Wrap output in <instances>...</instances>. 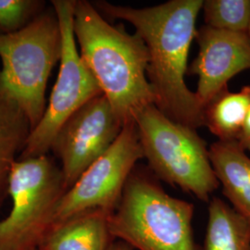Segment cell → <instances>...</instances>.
<instances>
[{
	"label": "cell",
	"mask_w": 250,
	"mask_h": 250,
	"mask_svg": "<svg viewBox=\"0 0 250 250\" xmlns=\"http://www.w3.org/2000/svg\"><path fill=\"white\" fill-rule=\"evenodd\" d=\"M73 32L83 62L124 125L155 104L149 56L140 36L109 23L86 0H74Z\"/></svg>",
	"instance_id": "7a4b0ae2"
},
{
	"label": "cell",
	"mask_w": 250,
	"mask_h": 250,
	"mask_svg": "<svg viewBox=\"0 0 250 250\" xmlns=\"http://www.w3.org/2000/svg\"><path fill=\"white\" fill-rule=\"evenodd\" d=\"M93 5L106 19L131 23L143 39L149 56L146 72L154 105L178 124L195 130L204 126V107L186 83L188 54L203 0H170L143 9L107 1Z\"/></svg>",
	"instance_id": "6da1fadb"
},
{
	"label": "cell",
	"mask_w": 250,
	"mask_h": 250,
	"mask_svg": "<svg viewBox=\"0 0 250 250\" xmlns=\"http://www.w3.org/2000/svg\"><path fill=\"white\" fill-rule=\"evenodd\" d=\"M45 9L42 0H0V34L8 35L23 29Z\"/></svg>",
	"instance_id": "e0dca14e"
},
{
	"label": "cell",
	"mask_w": 250,
	"mask_h": 250,
	"mask_svg": "<svg viewBox=\"0 0 250 250\" xmlns=\"http://www.w3.org/2000/svg\"><path fill=\"white\" fill-rule=\"evenodd\" d=\"M31 132L25 112L0 87V207L8 196L12 165L23 150Z\"/></svg>",
	"instance_id": "4fadbf2b"
},
{
	"label": "cell",
	"mask_w": 250,
	"mask_h": 250,
	"mask_svg": "<svg viewBox=\"0 0 250 250\" xmlns=\"http://www.w3.org/2000/svg\"><path fill=\"white\" fill-rule=\"evenodd\" d=\"M124 126L103 94L91 99L68 119L50 148L61 161L67 190L110 148Z\"/></svg>",
	"instance_id": "9c48e42d"
},
{
	"label": "cell",
	"mask_w": 250,
	"mask_h": 250,
	"mask_svg": "<svg viewBox=\"0 0 250 250\" xmlns=\"http://www.w3.org/2000/svg\"><path fill=\"white\" fill-rule=\"evenodd\" d=\"M197 58L188 67V75L198 77L197 99L203 107L228 87L238 73L250 70V41L247 34L218 30L208 25L196 34Z\"/></svg>",
	"instance_id": "30bf717a"
},
{
	"label": "cell",
	"mask_w": 250,
	"mask_h": 250,
	"mask_svg": "<svg viewBox=\"0 0 250 250\" xmlns=\"http://www.w3.org/2000/svg\"><path fill=\"white\" fill-rule=\"evenodd\" d=\"M134 123L155 176L208 202L220 183L197 130L172 121L154 104L139 111Z\"/></svg>",
	"instance_id": "5b68a950"
},
{
	"label": "cell",
	"mask_w": 250,
	"mask_h": 250,
	"mask_svg": "<svg viewBox=\"0 0 250 250\" xmlns=\"http://www.w3.org/2000/svg\"><path fill=\"white\" fill-rule=\"evenodd\" d=\"M192 203L171 197L145 170L134 169L109 220L112 237L139 250H198Z\"/></svg>",
	"instance_id": "3957f363"
},
{
	"label": "cell",
	"mask_w": 250,
	"mask_h": 250,
	"mask_svg": "<svg viewBox=\"0 0 250 250\" xmlns=\"http://www.w3.org/2000/svg\"><path fill=\"white\" fill-rule=\"evenodd\" d=\"M51 5L60 21L62 36L60 71L45 113L31 132L18 159L47 155L56 134L68 119L91 99L102 95L77 47L73 32L74 0H52Z\"/></svg>",
	"instance_id": "52a82bcc"
},
{
	"label": "cell",
	"mask_w": 250,
	"mask_h": 250,
	"mask_svg": "<svg viewBox=\"0 0 250 250\" xmlns=\"http://www.w3.org/2000/svg\"><path fill=\"white\" fill-rule=\"evenodd\" d=\"M209 161L223 194L250 221V158L237 141H217L208 147Z\"/></svg>",
	"instance_id": "7c38bea8"
},
{
	"label": "cell",
	"mask_w": 250,
	"mask_h": 250,
	"mask_svg": "<svg viewBox=\"0 0 250 250\" xmlns=\"http://www.w3.org/2000/svg\"><path fill=\"white\" fill-rule=\"evenodd\" d=\"M250 107V85L237 92L226 87L204 107V126L219 141H237Z\"/></svg>",
	"instance_id": "9a60e30c"
},
{
	"label": "cell",
	"mask_w": 250,
	"mask_h": 250,
	"mask_svg": "<svg viewBox=\"0 0 250 250\" xmlns=\"http://www.w3.org/2000/svg\"><path fill=\"white\" fill-rule=\"evenodd\" d=\"M208 211L204 250H250V221L219 197Z\"/></svg>",
	"instance_id": "5bb4252c"
},
{
	"label": "cell",
	"mask_w": 250,
	"mask_h": 250,
	"mask_svg": "<svg viewBox=\"0 0 250 250\" xmlns=\"http://www.w3.org/2000/svg\"><path fill=\"white\" fill-rule=\"evenodd\" d=\"M237 142L246 151L250 152V107L242 127L240 134L237 138Z\"/></svg>",
	"instance_id": "ac0fdd59"
},
{
	"label": "cell",
	"mask_w": 250,
	"mask_h": 250,
	"mask_svg": "<svg viewBox=\"0 0 250 250\" xmlns=\"http://www.w3.org/2000/svg\"></svg>",
	"instance_id": "44dd1931"
},
{
	"label": "cell",
	"mask_w": 250,
	"mask_h": 250,
	"mask_svg": "<svg viewBox=\"0 0 250 250\" xmlns=\"http://www.w3.org/2000/svg\"><path fill=\"white\" fill-rule=\"evenodd\" d=\"M202 11L208 26L247 34L250 21V0H205Z\"/></svg>",
	"instance_id": "2e32d148"
},
{
	"label": "cell",
	"mask_w": 250,
	"mask_h": 250,
	"mask_svg": "<svg viewBox=\"0 0 250 250\" xmlns=\"http://www.w3.org/2000/svg\"><path fill=\"white\" fill-rule=\"evenodd\" d=\"M142 159L143 151L135 123H127L110 148L65 192L56 208L53 225L94 209L113 213L127 180L137 161Z\"/></svg>",
	"instance_id": "ba28073f"
},
{
	"label": "cell",
	"mask_w": 250,
	"mask_h": 250,
	"mask_svg": "<svg viewBox=\"0 0 250 250\" xmlns=\"http://www.w3.org/2000/svg\"><path fill=\"white\" fill-rule=\"evenodd\" d=\"M247 35H248V37H249V39H250V24H249V28H248V32H247Z\"/></svg>",
	"instance_id": "ffe728a7"
},
{
	"label": "cell",
	"mask_w": 250,
	"mask_h": 250,
	"mask_svg": "<svg viewBox=\"0 0 250 250\" xmlns=\"http://www.w3.org/2000/svg\"><path fill=\"white\" fill-rule=\"evenodd\" d=\"M108 250H134V248H132L130 245L126 244L125 242L114 239L109 246Z\"/></svg>",
	"instance_id": "d6986e66"
},
{
	"label": "cell",
	"mask_w": 250,
	"mask_h": 250,
	"mask_svg": "<svg viewBox=\"0 0 250 250\" xmlns=\"http://www.w3.org/2000/svg\"><path fill=\"white\" fill-rule=\"evenodd\" d=\"M62 52V29L52 5L23 29L0 34V87L25 112L32 131L45 113L47 82Z\"/></svg>",
	"instance_id": "277c9868"
},
{
	"label": "cell",
	"mask_w": 250,
	"mask_h": 250,
	"mask_svg": "<svg viewBox=\"0 0 250 250\" xmlns=\"http://www.w3.org/2000/svg\"><path fill=\"white\" fill-rule=\"evenodd\" d=\"M67 191L62 170L47 155L17 159L8 183L11 208L0 221V250H37Z\"/></svg>",
	"instance_id": "8992f818"
},
{
	"label": "cell",
	"mask_w": 250,
	"mask_h": 250,
	"mask_svg": "<svg viewBox=\"0 0 250 250\" xmlns=\"http://www.w3.org/2000/svg\"><path fill=\"white\" fill-rule=\"evenodd\" d=\"M111 215L94 209L54 224L38 250H108L114 240L109 230Z\"/></svg>",
	"instance_id": "8fae6325"
}]
</instances>
